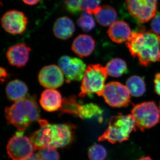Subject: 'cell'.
Returning <instances> with one entry per match:
<instances>
[{
  "label": "cell",
  "mask_w": 160,
  "mask_h": 160,
  "mask_svg": "<svg viewBox=\"0 0 160 160\" xmlns=\"http://www.w3.org/2000/svg\"><path fill=\"white\" fill-rule=\"evenodd\" d=\"M142 29L138 32H132L126 45L140 65L147 67L152 63L160 62V36L153 32Z\"/></svg>",
  "instance_id": "cell-1"
},
{
  "label": "cell",
  "mask_w": 160,
  "mask_h": 160,
  "mask_svg": "<svg viewBox=\"0 0 160 160\" xmlns=\"http://www.w3.org/2000/svg\"><path fill=\"white\" fill-rule=\"evenodd\" d=\"M40 128L30 138L36 149H55L69 145L72 139V128L67 124H51L46 120L39 121Z\"/></svg>",
  "instance_id": "cell-2"
},
{
  "label": "cell",
  "mask_w": 160,
  "mask_h": 160,
  "mask_svg": "<svg viewBox=\"0 0 160 160\" xmlns=\"http://www.w3.org/2000/svg\"><path fill=\"white\" fill-rule=\"evenodd\" d=\"M5 116L9 124L19 131H24L32 123L40 120V109L35 96H29L5 109Z\"/></svg>",
  "instance_id": "cell-3"
},
{
  "label": "cell",
  "mask_w": 160,
  "mask_h": 160,
  "mask_svg": "<svg viewBox=\"0 0 160 160\" xmlns=\"http://www.w3.org/2000/svg\"><path fill=\"white\" fill-rule=\"evenodd\" d=\"M136 128L132 114L118 113L110 118L108 127L98 140L107 141L112 144L122 143L129 139L130 134Z\"/></svg>",
  "instance_id": "cell-4"
},
{
  "label": "cell",
  "mask_w": 160,
  "mask_h": 160,
  "mask_svg": "<svg viewBox=\"0 0 160 160\" xmlns=\"http://www.w3.org/2000/svg\"><path fill=\"white\" fill-rule=\"evenodd\" d=\"M108 75L106 67L100 64L89 65L83 76L79 96L83 98L93 93L101 96Z\"/></svg>",
  "instance_id": "cell-5"
},
{
  "label": "cell",
  "mask_w": 160,
  "mask_h": 160,
  "mask_svg": "<svg viewBox=\"0 0 160 160\" xmlns=\"http://www.w3.org/2000/svg\"><path fill=\"white\" fill-rule=\"evenodd\" d=\"M160 110L153 102H145L135 105L132 109L137 128L144 131L154 127L159 122Z\"/></svg>",
  "instance_id": "cell-6"
},
{
  "label": "cell",
  "mask_w": 160,
  "mask_h": 160,
  "mask_svg": "<svg viewBox=\"0 0 160 160\" xmlns=\"http://www.w3.org/2000/svg\"><path fill=\"white\" fill-rule=\"evenodd\" d=\"M36 150L30 138L19 131L9 140L7 146V153L12 160H26L31 157Z\"/></svg>",
  "instance_id": "cell-7"
},
{
  "label": "cell",
  "mask_w": 160,
  "mask_h": 160,
  "mask_svg": "<svg viewBox=\"0 0 160 160\" xmlns=\"http://www.w3.org/2000/svg\"><path fill=\"white\" fill-rule=\"evenodd\" d=\"M101 96L112 107H127L130 102V94L128 88L118 82H111L106 85Z\"/></svg>",
  "instance_id": "cell-8"
},
{
  "label": "cell",
  "mask_w": 160,
  "mask_h": 160,
  "mask_svg": "<svg viewBox=\"0 0 160 160\" xmlns=\"http://www.w3.org/2000/svg\"><path fill=\"white\" fill-rule=\"evenodd\" d=\"M158 0H126L129 13L138 22H147L156 15Z\"/></svg>",
  "instance_id": "cell-9"
},
{
  "label": "cell",
  "mask_w": 160,
  "mask_h": 160,
  "mask_svg": "<svg viewBox=\"0 0 160 160\" xmlns=\"http://www.w3.org/2000/svg\"><path fill=\"white\" fill-rule=\"evenodd\" d=\"M59 67L62 71L66 82H79L85 74L86 65L82 60L69 56H63L58 60Z\"/></svg>",
  "instance_id": "cell-10"
},
{
  "label": "cell",
  "mask_w": 160,
  "mask_h": 160,
  "mask_svg": "<svg viewBox=\"0 0 160 160\" xmlns=\"http://www.w3.org/2000/svg\"><path fill=\"white\" fill-rule=\"evenodd\" d=\"M28 19L22 12L17 10L7 11L1 19L2 26L8 33L12 35L22 34L26 31Z\"/></svg>",
  "instance_id": "cell-11"
},
{
  "label": "cell",
  "mask_w": 160,
  "mask_h": 160,
  "mask_svg": "<svg viewBox=\"0 0 160 160\" xmlns=\"http://www.w3.org/2000/svg\"><path fill=\"white\" fill-rule=\"evenodd\" d=\"M39 82L43 87L49 89L59 88L64 82V73L59 66L55 65L44 66L38 74Z\"/></svg>",
  "instance_id": "cell-12"
},
{
  "label": "cell",
  "mask_w": 160,
  "mask_h": 160,
  "mask_svg": "<svg viewBox=\"0 0 160 160\" xmlns=\"http://www.w3.org/2000/svg\"><path fill=\"white\" fill-rule=\"evenodd\" d=\"M31 48L24 43L16 44L10 47L6 52L9 64L17 68L24 67L29 61Z\"/></svg>",
  "instance_id": "cell-13"
},
{
  "label": "cell",
  "mask_w": 160,
  "mask_h": 160,
  "mask_svg": "<svg viewBox=\"0 0 160 160\" xmlns=\"http://www.w3.org/2000/svg\"><path fill=\"white\" fill-rule=\"evenodd\" d=\"M95 41L89 35L78 36L73 41L72 49L78 56L81 58L89 56L94 51Z\"/></svg>",
  "instance_id": "cell-14"
},
{
  "label": "cell",
  "mask_w": 160,
  "mask_h": 160,
  "mask_svg": "<svg viewBox=\"0 0 160 160\" xmlns=\"http://www.w3.org/2000/svg\"><path fill=\"white\" fill-rule=\"evenodd\" d=\"M39 102L44 110L53 112L61 109L63 100L62 95L58 90L48 89L42 92Z\"/></svg>",
  "instance_id": "cell-15"
},
{
  "label": "cell",
  "mask_w": 160,
  "mask_h": 160,
  "mask_svg": "<svg viewBox=\"0 0 160 160\" xmlns=\"http://www.w3.org/2000/svg\"><path fill=\"white\" fill-rule=\"evenodd\" d=\"M132 32L129 25L123 21H116L109 27L107 31L108 36L113 42L122 43L127 42Z\"/></svg>",
  "instance_id": "cell-16"
},
{
  "label": "cell",
  "mask_w": 160,
  "mask_h": 160,
  "mask_svg": "<svg viewBox=\"0 0 160 160\" xmlns=\"http://www.w3.org/2000/svg\"><path fill=\"white\" fill-rule=\"evenodd\" d=\"M75 30V26L73 21L67 17L59 18L53 25L54 35L60 39H68L72 36Z\"/></svg>",
  "instance_id": "cell-17"
},
{
  "label": "cell",
  "mask_w": 160,
  "mask_h": 160,
  "mask_svg": "<svg viewBox=\"0 0 160 160\" xmlns=\"http://www.w3.org/2000/svg\"><path fill=\"white\" fill-rule=\"evenodd\" d=\"M6 91L9 99L16 102L26 97L28 88L22 81L16 79L12 80L7 84Z\"/></svg>",
  "instance_id": "cell-18"
},
{
  "label": "cell",
  "mask_w": 160,
  "mask_h": 160,
  "mask_svg": "<svg viewBox=\"0 0 160 160\" xmlns=\"http://www.w3.org/2000/svg\"><path fill=\"white\" fill-rule=\"evenodd\" d=\"M94 15L98 22L103 26H111L117 18L115 9L109 5L101 6Z\"/></svg>",
  "instance_id": "cell-19"
},
{
  "label": "cell",
  "mask_w": 160,
  "mask_h": 160,
  "mask_svg": "<svg viewBox=\"0 0 160 160\" xmlns=\"http://www.w3.org/2000/svg\"><path fill=\"white\" fill-rule=\"evenodd\" d=\"M126 87L130 95L136 97H139L146 91V84L144 80L138 76L130 77L126 81Z\"/></svg>",
  "instance_id": "cell-20"
},
{
  "label": "cell",
  "mask_w": 160,
  "mask_h": 160,
  "mask_svg": "<svg viewBox=\"0 0 160 160\" xmlns=\"http://www.w3.org/2000/svg\"><path fill=\"white\" fill-rule=\"evenodd\" d=\"M106 68L108 74L112 77H119L128 71L126 62L118 58L109 61Z\"/></svg>",
  "instance_id": "cell-21"
},
{
  "label": "cell",
  "mask_w": 160,
  "mask_h": 160,
  "mask_svg": "<svg viewBox=\"0 0 160 160\" xmlns=\"http://www.w3.org/2000/svg\"><path fill=\"white\" fill-rule=\"evenodd\" d=\"M103 111L99 106L94 103L80 105L78 116L83 119L92 118L94 117L100 116Z\"/></svg>",
  "instance_id": "cell-22"
},
{
  "label": "cell",
  "mask_w": 160,
  "mask_h": 160,
  "mask_svg": "<svg viewBox=\"0 0 160 160\" xmlns=\"http://www.w3.org/2000/svg\"><path fill=\"white\" fill-rule=\"evenodd\" d=\"M80 105L77 101L75 96H70L63 100L62 105L60 109L62 113L77 115Z\"/></svg>",
  "instance_id": "cell-23"
},
{
  "label": "cell",
  "mask_w": 160,
  "mask_h": 160,
  "mask_svg": "<svg viewBox=\"0 0 160 160\" xmlns=\"http://www.w3.org/2000/svg\"><path fill=\"white\" fill-rule=\"evenodd\" d=\"M78 26H79L83 31L88 32L92 30L96 26L94 19L91 15L84 12L78 19Z\"/></svg>",
  "instance_id": "cell-24"
},
{
  "label": "cell",
  "mask_w": 160,
  "mask_h": 160,
  "mask_svg": "<svg viewBox=\"0 0 160 160\" xmlns=\"http://www.w3.org/2000/svg\"><path fill=\"white\" fill-rule=\"evenodd\" d=\"M88 156L90 160H105L107 157V152L102 145L95 144L89 148Z\"/></svg>",
  "instance_id": "cell-25"
},
{
  "label": "cell",
  "mask_w": 160,
  "mask_h": 160,
  "mask_svg": "<svg viewBox=\"0 0 160 160\" xmlns=\"http://www.w3.org/2000/svg\"><path fill=\"white\" fill-rule=\"evenodd\" d=\"M37 154L40 160H59L57 150L53 148H45L38 150Z\"/></svg>",
  "instance_id": "cell-26"
},
{
  "label": "cell",
  "mask_w": 160,
  "mask_h": 160,
  "mask_svg": "<svg viewBox=\"0 0 160 160\" xmlns=\"http://www.w3.org/2000/svg\"><path fill=\"white\" fill-rule=\"evenodd\" d=\"M102 0H82L81 5V11H86L90 14H95L101 6Z\"/></svg>",
  "instance_id": "cell-27"
},
{
  "label": "cell",
  "mask_w": 160,
  "mask_h": 160,
  "mask_svg": "<svg viewBox=\"0 0 160 160\" xmlns=\"http://www.w3.org/2000/svg\"><path fill=\"white\" fill-rule=\"evenodd\" d=\"M82 0H65L64 5L70 13L77 15L80 13Z\"/></svg>",
  "instance_id": "cell-28"
},
{
  "label": "cell",
  "mask_w": 160,
  "mask_h": 160,
  "mask_svg": "<svg viewBox=\"0 0 160 160\" xmlns=\"http://www.w3.org/2000/svg\"><path fill=\"white\" fill-rule=\"evenodd\" d=\"M152 31L158 35L160 34V13L155 16L151 22Z\"/></svg>",
  "instance_id": "cell-29"
},
{
  "label": "cell",
  "mask_w": 160,
  "mask_h": 160,
  "mask_svg": "<svg viewBox=\"0 0 160 160\" xmlns=\"http://www.w3.org/2000/svg\"><path fill=\"white\" fill-rule=\"evenodd\" d=\"M154 90L155 92L160 96V73H157L154 80Z\"/></svg>",
  "instance_id": "cell-30"
},
{
  "label": "cell",
  "mask_w": 160,
  "mask_h": 160,
  "mask_svg": "<svg viewBox=\"0 0 160 160\" xmlns=\"http://www.w3.org/2000/svg\"><path fill=\"white\" fill-rule=\"evenodd\" d=\"M9 76V74H8L7 71L6 69L1 67V81L2 82H4V81L8 78Z\"/></svg>",
  "instance_id": "cell-31"
},
{
  "label": "cell",
  "mask_w": 160,
  "mask_h": 160,
  "mask_svg": "<svg viewBox=\"0 0 160 160\" xmlns=\"http://www.w3.org/2000/svg\"><path fill=\"white\" fill-rule=\"evenodd\" d=\"M41 0H22L23 2L27 5L33 6L39 2Z\"/></svg>",
  "instance_id": "cell-32"
},
{
  "label": "cell",
  "mask_w": 160,
  "mask_h": 160,
  "mask_svg": "<svg viewBox=\"0 0 160 160\" xmlns=\"http://www.w3.org/2000/svg\"><path fill=\"white\" fill-rule=\"evenodd\" d=\"M26 160H40L38 157L37 154H33L31 157L29 158Z\"/></svg>",
  "instance_id": "cell-33"
},
{
  "label": "cell",
  "mask_w": 160,
  "mask_h": 160,
  "mask_svg": "<svg viewBox=\"0 0 160 160\" xmlns=\"http://www.w3.org/2000/svg\"><path fill=\"white\" fill-rule=\"evenodd\" d=\"M137 160H152L149 157H143Z\"/></svg>",
  "instance_id": "cell-34"
},
{
  "label": "cell",
  "mask_w": 160,
  "mask_h": 160,
  "mask_svg": "<svg viewBox=\"0 0 160 160\" xmlns=\"http://www.w3.org/2000/svg\"><path fill=\"white\" fill-rule=\"evenodd\" d=\"M159 109L160 110V105H159Z\"/></svg>",
  "instance_id": "cell-35"
}]
</instances>
